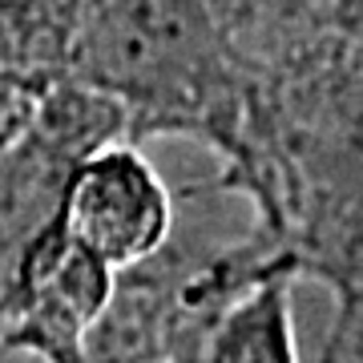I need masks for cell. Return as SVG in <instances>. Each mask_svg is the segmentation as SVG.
Returning <instances> with one entry per match:
<instances>
[{
	"instance_id": "cell-1",
	"label": "cell",
	"mask_w": 363,
	"mask_h": 363,
	"mask_svg": "<svg viewBox=\"0 0 363 363\" xmlns=\"http://www.w3.org/2000/svg\"><path fill=\"white\" fill-rule=\"evenodd\" d=\"M57 226L105 271L121 274L174 238V194L130 138H113L69 169Z\"/></svg>"
},
{
	"instance_id": "cell-2",
	"label": "cell",
	"mask_w": 363,
	"mask_h": 363,
	"mask_svg": "<svg viewBox=\"0 0 363 363\" xmlns=\"http://www.w3.org/2000/svg\"><path fill=\"white\" fill-rule=\"evenodd\" d=\"M295 262H279L210 323L194 363H298L291 286Z\"/></svg>"
}]
</instances>
